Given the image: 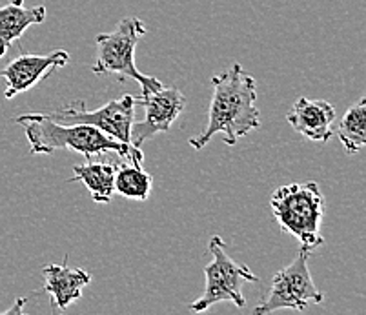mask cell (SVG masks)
I'll return each instance as SVG.
<instances>
[{
    "label": "cell",
    "mask_w": 366,
    "mask_h": 315,
    "mask_svg": "<svg viewBox=\"0 0 366 315\" xmlns=\"http://www.w3.org/2000/svg\"><path fill=\"white\" fill-rule=\"evenodd\" d=\"M214 95L209 102L208 124L197 137H189V146L202 150L217 134L224 135L228 146H235L237 141L249 131L261 128V115L255 106L257 88L255 79L235 62L228 71L212 77Z\"/></svg>",
    "instance_id": "6da1fadb"
},
{
    "label": "cell",
    "mask_w": 366,
    "mask_h": 315,
    "mask_svg": "<svg viewBox=\"0 0 366 315\" xmlns=\"http://www.w3.org/2000/svg\"><path fill=\"white\" fill-rule=\"evenodd\" d=\"M24 128L33 155H49L56 150H73L88 159L101 154H117L122 161L142 164L144 154L132 142L115 141L104 131L89 124H62L46 114H26L16 117Z\"/></svg>",
    "instance_id": "7a4b0ae2"
},
{
    "label": "cell",
    "mask_w": 366,
    "mask_h": 315,
    "mask_svg": "<svg viewBox=\"0 0 366 315\" xmlns=\"http://www.w3.org/2000/svg\"><path fill=\"white\" fill-rule=\"evenodd\" d=\"M279 228L290 234L306 250H314L325 243L321 222L326 201L317 182H292L277 188L269 199Z\"/></svg>",
    "instance_id": "3957f363"
},
{
    "label": "cell",
    "mask_w": 366,
    "mask_h": 315,
    "mask_svg": "<svg viewBox=\"0 0 366 315\" xmlns=\"http://www.w3.org/2000/svg\"><path fill=\"white\" fill-rule=\"evenodd\" d=\"M146 33L148 29L141 19L126 16L112 33L97 35V61L92 66V71L97 75H115L119 82L132 79L133 82L141 84L142 95L159 91L162 82L141 73L135 64V48Z\"/></svg>",
    "instance_id": "277c9868"
},
{
    "label": "cell",
    "mask_w": 366,
    "mask_h": 315,
    "mask_svg": "<svg viewBox=\"0 0 366 315\" xmlns=\"http://www.w3.org/2000/svg\"><path fill=\"white\" fill-rule=\"evenodd\" d=\"M208 248L212 254V263L204 268V294L192 303L189 310L201 314L219 303H234L235 306L242 308L246 304L242 284L257 283L259 277L252 274L246 264L237 263L226 254L224 241L217 235L212 237Z\"/></svg>",
    "instance_id": "5b68a950"
},
{
    "label": "cell",
    "mask_w": 366,
    "mask_h": 315,
    "mask_svg": "<svg viewBox=\"0 0 366 315\" xmlns=\"http://www.w3.org/2000/svg\"><path fill=\"white\" fill-rule=\"evenodd\" d=\"M310 254L312 250L301 246L295 261L274 275L272 288L262 303L254 310L255 315L272 314L282 308L305 311L308 304H321L325 301V294L315 286L308 268Z\"/></svg>",
    "instance_id": "8992f818"
},
{
    "label": "cell",
    "mask_w": 366,
    "mask_h": 315,
    "mask_svg": "<svg viewBox=\"0 0 366 315\" xmlns=\"http://www.w3.org/2000/svg\"><path fill=\"white\" fill-rule=\"evenodd\" d=\"M135 104L137 101L132 95H122L121 99L109 101L108 104L93 109V111H89L82 101H75L59 111L46 115L62 124L95 126L115 141L129 142V131H132L133 121H135Z\"/></svg>",
    "instance_id": "52a82bcc"
},
{
    "label": "cell",
    "mask_w": 366,
    "mask_h": 315,
    "mask_svg": "<svg viewBox=\"0 0 366 315\" xmlns=\"http://www.w3.org/2000/svg\"><path fill=\"white\" fill-rule=\"evenodd\" d=\"M137 102L144 106L146 117L141 122H133L132 131H129V142L141 148L146 141L159 134H166L172 128L173 122L177 121L184 109L186 97L181 89L162 86L159 91L142 95Z\"/></svg>",
    "instance_id": "ba28073f"
},
{
    "label": "cell",
    "mask_w": 366,
    "mask_h": 315,
    "mask_svg": "<svg viewBox=\"0 0 366 315\" xmlns=\"http://www.w3.org/2000/svg\"><path fill=\"white\" fill-rule=\"evenodd\" d=\"M69 62V53L66 49H55L46 55L24 53L13 59L8 66L0 69V79L6 81L4 99H13L28 89L41 84L55 69L64 68Z\"/></svg>",
    "instance_id": "9c48e42d"
},
{
    "label": "cell",
    "mask_w": 366,
    "mask_h": 315,
    "mask_svg": "<svg viewBox=\"0 0 366 315\" xmlns=\"http://www.w3.org/2000/svg\"><path fill=\"white\" fill-rule=\"evenodd\" d=\"M286 121L308 141L328 142L334 135L332 124L335 121V108L326 101L301 97L294 102Z\"/></svg>",
    "instance_id": "30bf717a"
},
{
    "label": "cell",
    "mask_w": 366,
    "mask_h": 315,
    "mask_svg": "<svg viewBox=\"0 0 366 315\" xmlns=\"http://www.w3.org/2000/svg\"><path fill=\"white\" fill-rule=\"evenodd\" d=\"M44 274V290L51 295L55 310H66L76 299H81L82 290L92 283V275L82 268H69L68 257L62 264H49L42 270Z\"/></svg>",
    "instance_id": "8fae6325"
},
{
    "label": "cell",
    "mask_w": 366,
    "mask_h": 315,
    "mask_svg": "<svg viewBox=\"0 0 366 315\" xmlns=\"http://www.w3.org/2000/svg\"><path fill=\"white\" fill-rule=\"evenodd\" d=\"M48 16L44 6L26 8L24 0H9L0 6V59L4 57L13 42L19 41L31 26L42 24Z\"/></svg>",
    "instance_id": "7c38bea8"
},
{
    "label": "cell",
    "mask_w": 366,
    "mask_h": 315,
    "mask_svg": "<svg viewBox=\"0 0 366 315\" xmlns=\"http://www.w3.org/2000/svg\"><path fill=\"white\" fill-rule=\"evenodd\" d=\"M115 168L117 166L112 162L89 161L88 159L86 164L73 166L71 181L82 182L95 202L108 204L115 194Z\"/></svg>",
    "instance_id": "4fadbf2b"
},
{
    "label": "cell",
    "mask_w": 366,
    "mask_h": 315,
    "mask_svg": "<svg viewBox=\"0 0 366 315\" xmlns=\"http://www.w3.org/2000/svg\"><path fill=\"white\" fill-rule=\"evenodd\" d=\"M153 179L137 162H121L115 168V191L132 201H146L152 194Z\"/></svg>",
    "instance_id": "5bb4252c"
},
{
    "label": "cell",
    "mask_w": 366,
    "mask_h": 315,
    "mask_svg": "<svg viewBox=\"0 0 366 315\" xmlns=\"http://www.w3.org/2000/svg\"><path fill=\"white\" fill-rule=\"evenodd\" d=\"M337 137L348 155L359 154L366 144V99L350 106L337 126Z\"/></svg>",
    "instance_id": "9a60e30c"
},
{
    "label": "cell",
    "mask_w": 366,
    "mask_h": 315,
    "mask_svg": "<svg viewBox=\"0 0 366 315\" xmlns=\"http://www.w3.org/2000/svg\"><path fill=\"white\" fill-rule=\"evenodd\" d=\"M26 303V299H19L15 303V306H11L9 310H6L4 314H22V304Z\"/></svg>",
    "instance_id": "2e32d148"
}]
</instances>
